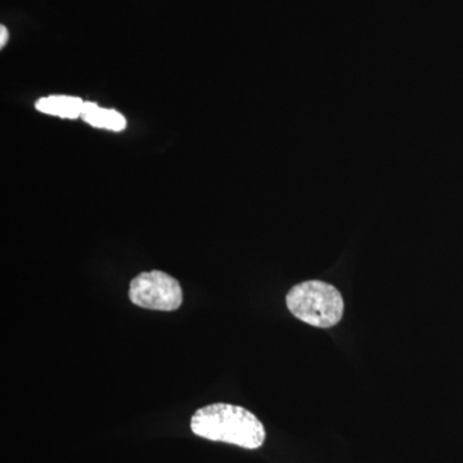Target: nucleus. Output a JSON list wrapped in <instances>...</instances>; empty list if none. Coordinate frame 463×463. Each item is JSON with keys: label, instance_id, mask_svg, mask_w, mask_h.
Instances as JSON below:
<instances>
[{"label": "nucleus", "instance_id": "5", "mask_svg": "<svg viewBox=\"0 0 463 463\" xmlns=\"http://www.w3.org/2000/svg\"><path fill=\"white\" fill-rule=\"evenodd\" d=\"M35 108L43 114L63 118H80L84 102L79 97L51 96L39 99Z\"/></svg>", "mask_w": 463, "mask_h": 463}, {"label": "nucleus", "instance_id": "6", "mask_svg": "<svg viewBox=\"0 0 463 463\" xmlns=\"http://www.w3.org/2000/svg\"><path fill=\"white\" fill-rule=\"evenodd\" d=\"M0 33H2V38H0V47H5V43L8 41V32L5 26L0 27Z\"/></svg>", "mask_w": 463, "mask_h": 463}, {"label": "nucleus", "instance_id": "4", "mask_svg": "<svg viewBox=\"0 0 463 463\" xmlns=\"http://www.w3.org/2000/svg\"><path fill=\"white\" fill-rule=\"evenodd\" d=\"M80 118L90 124L91 127L100 128V129L121 132L127 128V120L120 112L115 111V109L99 108V105L93 102H84Z\"/></svg>", "mask_w": 463, "mask_h": 463}, {"label": "nucleus", "instance_id": "2", "mask_svg": "<svg viewBox=\"0 0 463 463\" xmlns=\"http://www.w3.org/2000/svg\"><path fill=\"white\" fill-rule=\"evenodd\" d=\"M286 306L291 315L313 327L331 328L343 319L344 298L331 283L310 279L289 289Z\"/></svg>", "mask_w": 463, "mask_h": 463}, {"label": "nucleus", "instance_id": "1", "mask_svg": "<svg viewBox=\"0 0 463 463\" xmlns=\"http://www.w3.org/2000/svg\"><path fill=\"white\" fill-rule=\"evenodd\" d=\"M191 429L197 437L233 444L245 449L263 446L267 432L260 420L246 408L227 403L206 405L196 411Z\"/></svg>", "mask_w": 463, "mask_h": 463}, {"label": "nucleus", "instance_id": "3", "mask_svg": "<svg viewBox=\"0 0 463 463\" xmlns=\"http://www.w3.org/2000/svg\"><path fill=\"white\" fill-rule=\"evenodd\" d=\"M129 298L143 309L173 312L183 303L181 285L174 277L161 270L138 274L130 282Z\"/></svg>", "mask_w": 463, "mask_h": 463}]
</instances>
